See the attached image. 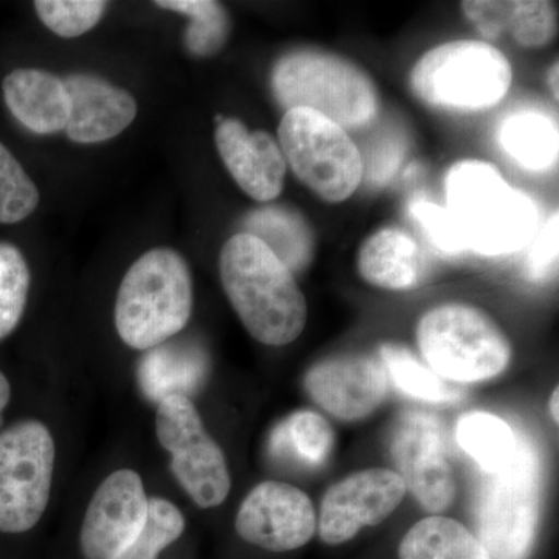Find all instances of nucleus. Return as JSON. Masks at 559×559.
I'll return each instance as SVG.
<instances>
[{
    "label": "nucleus",
    "instance_id": "29",
    "mask_svg": "<svg viewBox=\"0 0 559 559\" xmlns=\"http://www.w3.org/2000/svg\"><path fill=\"white\" fill-rule=\"evenodd\" d=\"M31 289L27 261L14 246L0 242V341L21 322Z\"/></svg>",
    "mask_w": 559,
    "mask_h": 559
},
{
    "label": "nucleus",
    "instance_id": "7",
    "mask_svg": "<svg viewBox=\"0 0 559 559\" xmlns=\"http://www.w3.org/2000/svg\"><path fill=\"white\" fill-rule=\"evenodd\" d=\"M540 465L527 439L510 466L488 474L474 509L476 538L491 559H527L539 525Z\"/></svg>",
    "mask_w": 559,
    "mask_h": 559
},
{
    "label": "nucleus",
    "instance_id": "2",
    "mask_svg": "<svg viewBox=\"0 0 559 559\" xmlns=\"http://www.w3.org/2000/svg\"><path fill=\"white\" fill-rule=\"evenodd\" d=\"M448 210L468 250L485 257L520 252L539 230V210L492 165L465 160L447 176Z\"/></svg>",
    "mask_w": 559,
    "mask_h": 559
},
{
    "label": "nucleus",
    "instance_id": "35",
    "mask_svg": "<svg viewBox=\"0 0 559 559\" xmlns=\"http://www.w3.org/2000/svg\"><path fill=\"white\" fill-rule=\"evenodd\" d=\"M385 145L378 146L371 153L369 165H364V171L369 168V180L373 183L385 182L399 170L401 160H403V143L399 140H388Z\"/></svg>",
    "mask_w": 559,
    "mask_h": 559
},
{
    "label": "nucleus",
    "instance_id": "14",
    "mask_svg": "<svg viewBox=\"0 0 559 559\" xmlns=\"http://www.w3.org/2000/svg\"><path fill=\"white\" fill-rule=\"evenodd\" d=\"M235 527L249 544L280 554L307 546L318 530V516L307 492L270 480L242 500Z\"/></svg>",
    "mask_w": 559,
    "mask_h": 559
},
{
    "label": "nucleus",
    "instance_id": "23",
    "mask_svg": "<svg viewBox=\"0 0 559 559\" xmlns=\"http://www.w3.org/2000/svg\"><path fill=\"white\" fill-rule=\"evenodd\" d=\"M455 439L485 473L495 474L511 465L524 437L518 436L509 423L496 415L471 412L459 419Z\"/></svg>",
    "mask_w": 559,
    "mask_h": 559
},
{
    "label": "nucleus",
    "instance_id": "13",
    "mask_svg": "<svg viewBox=\"0 0 559 559\" xmlns=\"http://www.w3.org/2000/svg\"><path fill=\"white\" fill-rule=\"evenodd\" d=\"M148 498L142 477L119 469L95 491L81 527L80 544L86 559H119L145 525Z\"/></svg>",
    "mask_w": 559,
    "mask_h": 559
},
{
    "label": "nucleus",
    "instance_id": "12",
    "mask_svg": "<svg viewBox=\"0 0 559 559\" xmlns=\"http://www.w3.org/2000/svg\"><path fill=\"white\" fill-rule=\"evenodd\" d=\"M407 488L395 469L371 468L345 477L326 491L319 513L323 543L340 546L399 509Z\"/></svg>",
    "mask_w": 559,
    "mask_h": 559
},
{
    "label": "nucleus",
    "instance_id": "17",
    "mask_svg": "<svg viewBox=\"0 0 559 559\" xmlns=\"http://www.w3.org/2000/svg\"><path fill=\"white\" fill-rule=\"evenodd\" d=\"M69 95L66 132L79 143L105 142L121 134L138 116L134 97L108 81L72 75L64 81Z\"/></svg>",
    "mask_w": 559,
    "mask_h": 559
},
{
    "label": "nucleus",
    "instance_id": "30",
    "mask_svg": "<svg viewBox=\"0 0 559 559\" xmlns=\"http://www.w3.org/2000/svg\"><path fill=\"white\" fill-rule=\"evenodd\" d=\"M186 530L179 509L160 498L148 500V516L138 538L119 559H157Z\"/></svg>",
    "mask_w": 559,
    "mask_h": 559
},
{
    "label": "nucleus",
    "instance_id": "34",
    "mask_svg": "<svg viewBox=\"0 0 559 559\" xmlns=\"http://www.w3.org/2000/svg\"><path fill=\"white\" fill-rule=\"evenodd\" d=\"M558 248L559 219L558 213H555L543 227H539L538 234L532 240V248L525 261V271L530 280L543 282L554 274L557 270Z\"/></svg>",
    "mask_w": 559,
    "mask_h": 559
},
{
    "label": "nucleus",
    "instance_id": "21",
    "mask_svg": "<svg viewBox=\"0 0 559 559\" xmlns=\"http://www.w3.org/2000/svg\"><path fill=\"white\" fill-rule=\"evenodd\" d=\"M207 371V358L198 345L189 342L160 344L142 359L140 385L150 400L160 403L167 396H187L200 389Z\"/></svg>",
    "mask_w": 559,
    "mask_h": 559
},
{
    "label": "nucleus",
    "instance_id": "5",
    "mask_svg": "<svg viewBox=\"0 0 559 559\" xmlns=\"http://www.w3.org/2000/svg\"><path fill=\"white\" fill-rule=\"evenodd\" d=\"M423 358L443 380L479 382L509 367L511 344L498 323L469 305H440L417 326Z\"/></svg>",
    "mask_w": 559,
    "mask_h": 559
},
{
    "label": "nucleus",
    "instance_id": "4",
    "mask_svg": "<svg viewBox=\"0 0 559 559\" xmlns=\"http://www.w3.org/2000/svg\"><path fill=\"white\" fill-rule=\"evenodd\" d=\"M272 90L286 110H316L344 130L370 123L380 109L370 76L325 51L297 50L283 57L272 72Z\"/></svg>",
    "mask_w": 559,
    "mask_h": 559
},
{
    "label": "nucleus",
    "instance_id": "1",
    "mask_svg": "<svg viewBox=\"0 0 559 559\" xmlns=\"http://www.w3.org/2000/svg\"><path fill=\"white\" fill-rule=\"evenodd\" d=\"M221 282L242 325L261 344L282 347L307 325V300L293 272L252 235L238 234L219 257Z\"/></svg>",
    "mask_w": 559,
    "mask_h": 559
},
{
    "label": "nucleus",
    "instance_id": "27",
    "mask_svg": "<svg viewBox=\"0 0 559 559\" xmlns=\"http://www.w3.org/2000/svg\"><path fill=\"white\" fill-rule=\"evenodd\" d=\"M380 360L390 380L412 399L428 403H452L462 399V390L439 377L430 367L400 345H382Z\"/></svg>",
    "mask_w": 559,
    "mask_h": 559
},
{
    "label": "nucleus",
    "instance_id": "10",
    "mask_svg": "<svg viewBox=\"0 0 559 559\" xmlns=\"http://www.w3.org/2000/svg\"><path fill=\"white\" fill-rule=\"evenodd\" d=\"M156 433L162 448L171 454L173 474L194 503L201 509L219 507L230 492L229 466L189 396L160 401Z\"/></svg>",
    "mask_w": 559,
    "mask_h": 559
},
{
    "label": "nucleus",
    "instance_id": "16",
    "mask_svg": "<svg viewBox=\"0 0 559 559\" xmlns=\"http://www.w3.org/2000/svg\"><path fill=\"white\" fill-rule=\"evenodd\" d=\"M215 142L231 178L252 200L270 202L282 193L286 160L271 134L250 132L240 120L226 119L219 120Z\"/></svg>",
    "mask_w": 559,
    "mask_h": 559
},
{
    "label": "nucleus",
    "instance_id": "18",
    "mask_svg": "<svg viewBox=\"0 0 559 559\" xmlns=\"http://www.w3.org/2000/svg\"><path fill=\"white\" fill-rule=\"evenodd\" d=\"M462 10L480 35L489 40L509 33L520 46L538 49L557 35V9L554 3L544 0H468L462 3Z\"/></svg>",
    "mask_w": 559,
    "mask_h": 559
},
{
    "label": "nucleus",
    "instance_id": "37",
    "mask_svg": "<svg viewBox=\"0 0 559 559\" xmlns=\"http://www.w3.org/2000/svg\"><path fill=\"white\" fill-rule=\"evenodd\" d=\"M558 73H559L558 64H555L554 68H551V70H550L549 83H550V90H551V92H554L555 98H557V100L559 97V95H558Z\"/></svg>",
    "mask_w": 559,
    "mask_h": 559
},
{
    "label": "nucleus",
    "instance_id": "22",
    "mask_svg": "<svg viewBox=\"0 0 559 559\" xmlns=\"http://www.w3.org/2000/svg\"><path fill=\"white\" fill-rule=\"evenodd\" d=\"M245 234L263 242L290 272H300L310 264L314 238L307 221L299 213L278 205L250 213Z\"/></svg>",
    "mask_w": 559,
    "mask_h": 559
},
{
    "label": "nucleus",
    "instance_id": "36",
    "mask_svg": "<svg viewBox=\"0 0 559 559\" xmlns=\"http://www.w3.org/2000/svg\"><path fill=\"white\" fill-rule=\"evenodd\" d=\"M11 388L10 382L7 380L5 374L0 373V426H2V412L5 409L7 404L10 403Z\"/></svg>",
    "mask_w": 559,
    "mask_h": 559
},
{
    "label": "nucleus",
    "instance_id": "28",
    "mask_svg": "<svg viewBox=\"0 0 559 559\" xmlns=\"http://www.w3.org/2000/svg\"><path fill=\"white\" fill-rule=\"evenodd\" d=\"M160 9L178 11L191 22L186 33L187 49L197 57L218 53L229 38L230 21L226 9L213 0H160Z\"/></svg>",
    "mask_w": 559,
    "mask_h": 559
},
{
    "label": "nucleus",
    "instance_id": "15",
    "mask_svg": "<svg viewBox=\"0 0 559 559\" xmlns=\"http://www.w3.org/2000/svg\"><path fill=\"white\" fill-rule=\"evenodd\" d=\"M305 389L333 417L358 421L388 399L389 377L381 360L342 356L316 364L305 377Z\"/></svg>",
    "mask_w": 559,
    "mask_h": 559
},
{
    "label": "nucleus",
    "instance_id": "20",
    "mask_svg": "<svg viewBox=\"0 0 559 559\" xmlns=\"http://www.w3.org/2000/svg\"><path fill=\"white\" fill-rule=\"evenodd\" d=\"M360 275L378 288L403 290L417 286L428 260L417 241L400 229H384L371 235L359 250Z\"/></svg>",
    "mask_w": 559,
    "mask_h": 559
},
{
    "label": "nucleus",
    "instance_id": "38",
    "mask_svg": "<svg viewBox=\"0 0 559 559\" xmlns=\"http://www.w3.org/2000/svg\"><path fill=\"white\" fill-rule=\"evenodd\" d=\"M558 399H559L558 389H555L554 393H551V399H550V414H551V418L555 419V423H558Z\"/></svg>",
    "mask_w": 559,
    "mask_h": 559
},
{
    "label": "nucleus",
    "instance_id": "19",
    "mask_svg": "<svg viewBox=\"0 0 559 559\" xmlns=\"http://www.w3.org/2000/svg\"><path fill=\"white\" fill-rule=\"evenodd\" d=\"M3 98L14 117L36 134L64 131L69 95L64 81L46 70L17 69L2 83Z\"/></svg>",
    "mask_w": 559,
    "mask_h": 559
},
{
    "label": "nucleus",
    "instance_id": "26",
    "mask_svg": "<svg viewBox=\"0 0 559 559\" xmlns=\"http://www.w3.org/2000/svg\"><path fill=\"white\" fill-rule=\"evenodd\" d=\"M334 433L322 415L300 411L286 418L274 430L271 451L275 457L307 466H319L330 457Z\"/></svg>",
    "mask_w": 559,
    "mask_h": 559
},
{
    "label": "nucleus",
    "instance_id": "3",
    "mask_svg": "<svg viewBox=\"0 0 559 559\" xmlns=\"http://www.w3.org/2000/svg\"><path fill=\"white\" fill-rule=\"evenodd\" d=\"M193 283L176 250H150L128 270L116 301V326L128 347L150 349L189 323Z\"/></svg>",
    "mask_w": 559,
    "mask_h": 559
},
{
    "label": "nucleus",
    "instance_id": "31",
    "mask_svg": "<svg viewBox=\"0 0 559 559\" xmlns=\"http://www.w3.org/2000/svg\"><path fill=\"white\" fill-rule=\"evenodd\" d=\"M39 191L16 157L0 143V223L16 224L35 212Z\"/></svg>",
    "mask_w": 559,
    "mask_h": 559
},
{
    "label": "nucleus",
    "instance_id": "8",
    "mask_svg": "<svg viewBox=\"0 0 559 559\" xmlns=\"http://www.w3.org/2000/svg\"><path fill=\"white\" fill-rule=\"evenodd\" d=\"M280 150L294 175L329 202L348 200L364 179L362 154L348 132L316 110H286Z\"/></svg>",
    "mask_w": 559,
    "mask_h": 559
},
{
    "label": "nucleus",
    "instance_id": "24",
    "mask_svg": "<svg viewBox=\"0 0 559 559\" xmlns=\"http://www.w3.org/2000/svg\"><path fill=\"white\" fill-rule=\"evenodd\" d=\"M400 559H491L474 533L450 518H425L406 533Z\"/></svg>",
    "mask_w": 559,
    "mask_h": 559
},
{
    "label": "nucleus",
    "instance_id": "33",
    "mask_svg": "<svg viewBox=\"0 0 559 559\" xmlns=\"http://www.w3.org/2000/svg\"><path fill=\"white\" fill-rule=\"evenodd\" d=\"M411 213L425 231L430 245L440 252L459 255L468 250L457 223L447 207H440L429 201H415L411 205Z\"/></svg>",
    "mask_w": 559,
    "mask_h": 559
},
{
    "label": "nucleus",
    "instance_id": "11",
    "mask_svg": "<svg viewBox=\"0 0 559 559\" xmlns=\"http://www.w3.org/2000/svg\"><path fill=\"white\" fill-rule=\"evenodd\" d=\"M390 454L396 473L419 506L439 514L454 502L457 485L439 419L406 412L393 428Z\"/></svg>",
    "mask_w": 559,
    "mask_h": 559
},
{
    "label": "nucleus",
    "instance_id": "6",
    "mask_svg": "<svg viewBox=\"0 0 559 559\" xmlns=\"http://www.w3.org/2000/svg\"><path fill=\"white\" fill-rule=\"evenodd\" d=\"M513 81L502 51L484 40H454L428 51L412 72L419 100L433 108L484 110L498 105Z\"/></svg>",
    "mask_w": 559,
    "mask_h": 559
},
{
    "label": "nucleus",
    "instance_id": "25",
    "mask_svg": "<svg viewBox=\"0 0 559 559\" xmlns=\"http://www.w3.org/2000/svg\"><path fill=\"white\" fill-rule=\"evenodd\" d=\"M500 143L511 159L530 171H546L558 160V127L538 110L513 114L500 128Z\"/></svg>",
    "mask_w": 559,
    "mask_h": 559
},
{
    "label": "nucleus",
    "instance_id": "9",
    "mask_svg": "<svg viewBox=\"0 0 559 559\" xmlns=\"http://www.w3.org/2000/svg\"><path fill=\"white\" fill-rule=\"evenodd\" d=\"M55 441L49 428L24 419L0 433V532L24 533L49 506Z\"/></svg>",
    "mask_w": 559,
    "mask_h": 559
},
{
    "label": "nucleus",
    "instance_id": "32",
    "mask_svg": "<svg viewBox=\"0 0 559 559\" xmlns=\"http://www.w3.org/2000/svg\"><path fill=\"white\" fill-rule=\"evenodd\" d=\"M108 3L102 0H38L40 21L62 38H76L98 24Z\"/></svg>",
    "mask_w": 559,
    "mask_h": 559
}]
</instances>
